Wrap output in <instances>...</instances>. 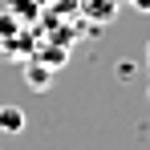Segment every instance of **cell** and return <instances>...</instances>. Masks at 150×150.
I'll use <instances>...</instances> for the list:
<instances>
[{
  "instance_id": "cell-1",
  "label": "cell",
  "mask_w": 150,
  "mask_h": 150,
  "mask_svg": "<svg viewBox=\"0 0 150 150\" xmlns=\"http://www.w3.org/2000/svg\"><path fill=\"white\" fill-rule=\"evenodd\" d=\"M77 4H81V12H85L89 21L105 25V21H114V12H118V4H122V0H77Z\"/></svg>"
},
{
  "instance_id": "cell-2",
  "label": "cell",
  "mask_w": 150,
  "mask_h": 150,
  "mask_svg": "<svg viewBox=\"0 0 150 150\" xmlns=\"http://www.w3.org/2000/svg\"><path fill=\"white\" fill-rule=\"evenodd\" d=\"M25 81L33 85V89H49V81H53V69L45 65V61H41V57H33V61L25 65Z\"/></svg>"
},
{
  "instance_id": "cell-3",
  "label": "cell",
  "mask_w": 150,
  "mask_h": 150,
  "mask_svg": "<svg viewBox=\"0 0 150 150\" xmlns=\"http://www.w3.org/2000/svg\"><path fill=\"white\" fill-rule=\"evenodd\" d=\"M0 130L4 134H21L25 130V110L21 105H0Z\"/></svg>"
},
{
  "instance_id": "cell-4",
  "label": "cell",
  "mask_w": 150,
  "mask_h": 150,
  "mask_svg": "<svg viewBox=\"0 0 150 150\" xmlns=\"http://www.w3.org/2000/svg\"><path fill=\"white\" fill-rule=\"evenodd\" d=\"M8 8H12V12H21L25 21H37V4H28V0H8Z\"/></svg>"
},
{
  "instance_id": "cell-5",
  "label": "cell",
  "mask_w": 150,
  "mask_h": 150,
  "mask_svg": "<svg viewBox=\"0 0 150 150\" xmlns=\"http://www.w3.org/2000/svg\"><path fill=\"white\" fill-rule=\"evenodd\" d=\"M122 4H130V8H138V12H150V0H122Z\"/></svg>"
},
{
  "instance_id": "cell-6",
  "label": "cell",
  "mask_w": 150,
  "mask_h": 150,
  "mask_svg": "<svg viewBox=\"0 0 150 150\" xmlns=\"http://www.w3.org/2000/svg\"><path fill=\"white\" fill-rule=\"evenodd\" d=\"M142 61H146V73H150V41H146V53H142Z\"/></svg>"
}]
</instances>
